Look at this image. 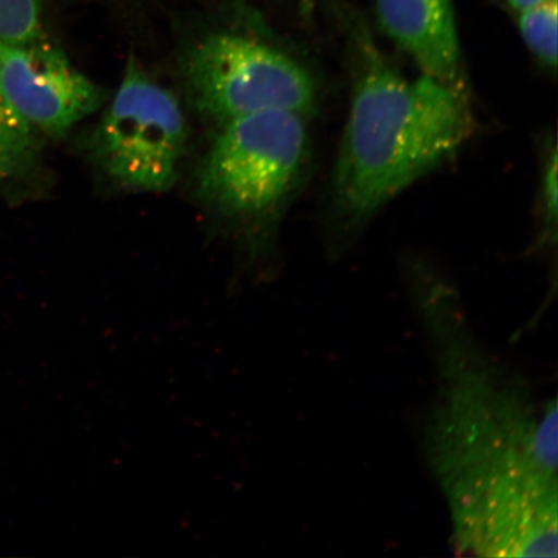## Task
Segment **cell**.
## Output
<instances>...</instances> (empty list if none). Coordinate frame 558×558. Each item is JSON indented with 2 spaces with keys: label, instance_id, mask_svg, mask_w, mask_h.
Returning <instances> with one entry per match:
<instances>
[{
  "label": "cell",
  "instance_id": "3",
  "mask_svg": "<svg viewBox=\"0 0 558 558\" xmlns=\"http://www.w3.org/2000/svg\"><path fill=\"white\" fill-rule=\"evenodd\" d=\"M308 155L296 111L270 110L219 125L197 172L202 201L228 218H262L290 197Z\"/></svg>",
  "mask_w": 558,
  "mask_h": 558
},
{
  "label": "cell",
  "instance_id": "7",
  "mask_svg": "<svg viewBox=\"0 0 558 558\" xmlns=\"http://www.w3.org/2000/svg\"><path fill=\"white\" fill-rule=\"evenodd\" d=\"M384 33L422 73L466 90L452 0H375Z\"/></svg>",
  "mask_w": 558,
  "mask_h": 558
},
{
  "label": "cell",
  "instance_id": "8",
  "mask_svg": "<svg viewBox=\"0 0 558 558\" xmlns=\"http://www.w3.org/2000/svg\"><path fill=\"white\" fill-rule=\"evenodd\" d=\"M39 135L0 89V185L29 177L39 158Z\"/></svg>",
  "mask_w": 558,
  "mask_h": 558
},
{
  "label": "cell",
  "instance_id": "11",
  "mask_svg": "<svg viewBox=\"0 0 558 558\" xmlns=\"http://www.w3.org/2000/svg\"><path fill=\"white\" fill-rule=\"evenodd\" d=\"M543 218L547 230H556L557 222V155L554 149L553 155L547 160L546 170L543 174Z\"/></svg>",
  "mask_w": 558,
  "mask_h": 558
},
{
  "label": "cell",
  "instance_id": "12",
  "mask_svg": "<svg viewBox=\"0 0 558 558\" xmlns=\"http://www.w3.org/2000/svg\"><path fill=\"white\" fill-rule=\"evenodd\" d=\"M507 4L515 12L530 9V7L538 5L549 0H506Z\"/></svg>",
  "mask_w": 558,
  "mask_h": 558
},
{
  "label": "cell",
  "instance_id": "4",
  "mask_svg": "<svg viewBox=\"0 0 558 558\" xmlns=\"http://www.w3.org/2000/svg\"><path fill=\"white\" fill-rule=\"evenodd\" d=\"M187 137V122L177 97L130 60L86 148L116 185L132 192L165 193L178 179Z\"/></svg>",
  "mask_w": 558,
  "mask_h": 558
},
{
  "label": "cell",
  "instance_id": "6",
  "mask_svg": "<svg viewBox=\"0 0 558 558\" xmlns=\"http://www.w3.org/2000/svg\"><path fill=\"white\" fill-rule=\"evenodd\" d=\"M0 89L40 135L52 138L65 136L108 99L46 38L27 46L0 40Z\"/></svg>",
  "mask_w": 558,
  "mask_h": 558
},
{
  "label": "cell",
  "instance_id": "1",
  "mask_svg": "<svg viewBox=\"0 0 558 558\" xmlns=\"http://www.w3.org/2000/svg\"><path fill=\"white\" fill-rule=\"evenodd\" d=\"M418 324L435 367L425 459L442 493L453 548L487 558L556 557L558 414L493 354L458 299L418 288Z\"/></svg>",
  "mask_w": 558,
  "mask_h": 558
},
{
  "label": "cell",
  "instance_id": "9",
  "mask_svg": "<svg viewBox=\"0 0 558 558\" xmlns=\"http://www.w3.org/2000/svg\"><path fill=\"white\" fill-rule=\"evenodd\" d=\"M557 0L519 12V27L530 52L544 65H557Z\"/></svg>",
  "mask_w": 558,
  "mask_h": 558
},
{
  "label": "cell",
  "instance_id": "5",
  "mask_svg": "<svg viewBox=\"0 0 558 558\" xmlns=\"http://www.w3.org/2000/svg\"><path fill=\"white\" fill-rule=\"evenodd\" d=\"M183 74L194 108L225 124L270 110L304 114L316 86L302 64L268 41L239 32H216L187 51Z\"/></svg>",
  "mask_w": 558,
  "mask_h": 558
},
{
  "label": "cell",
  "instance_id": "2",
  "mask_svg": "<svg viewBox=\"0 0 558 558\" xmlns=\"http://www.w3.org/2000/svg\"><path fill=\"white\" fill-rule=\"evenodd\" d=\"M351 37L359 64L332 192L341 218L355 226L456 155L473 117L466 90L402 75L361 24Z\"/></svg>",
  "mask_w": 558,
  "mask_h": 558
},
{
  "label": "cell",
  "instance_id": "10",
  "mask_svg": "<svg viewBox=\"0 0 558 558\" xmlns=\"http://www.w3.org/2000/svg\"><path fill=\"white\" fill-rule=\"evenodd\" d=\"M40 0H0V40L27 46L45 39Z\"/></svg>",
  "mask_w": 558,
  "mask_h": 558
}]
</instances>
